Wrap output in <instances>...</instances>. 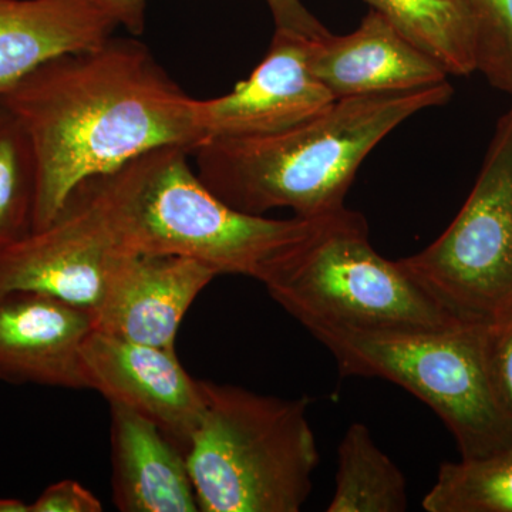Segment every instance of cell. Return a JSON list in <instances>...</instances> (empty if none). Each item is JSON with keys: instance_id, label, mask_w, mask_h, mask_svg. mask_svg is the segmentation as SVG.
I'll return each instance as SVG.
<instances>
[{"instance_id": "obj_1", "label": "cell", "mask_w": 512, "mask_h": 512, "mask_svg": "<svg viewBox=\"0 0 512 512\" xmlns=\"http://www.w3.org/2000/svg\"><path fill=\"white\" fill-rule=\"evenodd\" d=\"M28 133L37 164L33 231L74 191L160 147L195 150L205 137L192 99L143 43L116 39L64 53L0 94Z\"/></svg>"}, {"instance_id": "obj_2", "label": "cell", "mask_w": 512, "mask_h": 512, "mask_svg": "<svg viewBox=\"0 0 512 512\" xmlns=\"http://www.w3.org/2000/svg\"><path fill=\"white\" fill-rule=\"evenodd\" d=\"M444 82L406 92L333 101L301 124L264 136L208 138L195 148L197 174L225 204L244 214L288 208L318 218L345 207L360 165L420 111L453 97Z\"/></svg>"}, {"instance_id": "obj_3", "label": "cell", "mask_w": 512, "mask_h": 512, "mask_svg": "<svg viewBox=\"0 0 512 512\" xmlns=\"http://www.w3.org/2000/svg\"><path fill=\"white\" fill-rule=\"evenodd\" d=\"M190 154L154 148L74 191L111 252L185 256L259 282L325 217L272 220L234 210L202 183Z\"/></svg>"}, {"instance_id": "obj_4", "label": "cell", "mask_w": 512, "mask_h": 512, "mask_svg": "<svg viewBox=\"0 0 512 512\" xmlns=\"http://www.w3.org/2000/svg\"><path fill=\"white\" fill-rule=\"evenodd\" d=\"M204 407L187 458L204 512H298L320 463L311 399L201 380Z\"/></svg>"}, {"instance_id": "obj_5", "label": "cell", "mask_w": 512, "mask_h": 512, "mask_svg": "<svg viewBox=\"0 0 512 512\" xmlns=\"http://www.w3.org/2000/svg\"><path fill=\"white\" fill-rule=\"evenodd\" d=\"M262 285L311 332L440 330L467 322L370 244L360 212L325 215L311 237L269 266Z\"/></svg>"}, {"instance_id": "obj_6", "label": "cell", "mask_w": 512, "mask_h": 512, "mask_svg": "<svg viewBox=\"0 0 512 512\" xmlns=\"http://www.w3.org/2000/svg\"><path fill=\"white\" fill-rule=\"evenodd\" d=\"M487 325L440 330H323L313 335L335 357L340 375L379 377L419 397L443 420L463 460L512 446V423L498 399Z\"/></svg>"}, {"instance_id": "obj_7", "label": "cell", "mask_w": 512, "mask_h": 512, "mask_svg": "<svg viewBox=\"0 0 512 512\" xmlns=\"http://www.w3.org/2000/svg\"><path fill=\"white\" fill-rule=\"evenodd\" d=\"M399 264L467 322L490 323L512 308V107L498 121L477 183L450 227Z\"/></svg>"}, {"instance_id": "obj_8", "label": "cell", "mask_w": 512, "mask_h": 512, "mask_svg": "<svg viewBox=\"0 0 512 512\" xmlns=\"http://www.w3.org/2000/svg\"><path fill=\"white\" fill-rule=\"evenodd\" d=\"M80 355L87 389L153 421L187 453L204 394L201 380L188 375L175 349L141 345L93 329Z\"/></svg>"}, {"instance_id": "obj_9", "label": "cell", "mask_w": 512, "mask_h": 512, "mask_svg": "<svg viewBox=\"0 0 512 512\" xmlns=\"http://www.w3.org/2000/svg\"><path fill=\"white\" fill-rule=\"evenodd\" d=\"M312 40L275 29L268 53L247 80L217 99L198 100L205 140L276 133L328 109L335 99L312 73Z\"/></svg>"}, {"instance_id": "obj_10", "label": "cell", "mask_w": 512, "mask_h": 512, "mask_svg": "<svg viewBox=\"0 0 512 512\" xmlns=\"http://www.w3.org/2000/svg\"><path fill=\"white\" fill-rule=\"evenodd\" d=\"M210 266L177 255L113 252L94 329L174 349L178 329L198 295L217 278Z\"/></svg>"}, {"instance_id": "obj_11", "label": "cell", "mask_w": 512, "mask_h": 512, "mask_svg": "<svg viewBox=\"0 0 512 512\" xmlns=\"http://www.w3.org/2000/svg\"><path fill=\"white\" fill-rule=\"evenodd\" d=\"M111 255L89 212L70 198L52 224L0 248V293H45L93 311Z\"/></svg>"}, {"instance_id": "obj_12", "label": "cell", "mask_w": 512, "mask_h": 512, "mask_svg": "<svg viewBox=\"0 0 512 512\" xmlns=\"http://www.w3.org/2000/svg\"><path fill=\"white\" fill-rule=\"evenodd\" d=\"M93 329L92 309L45 293H0V380L87 389L80 350Z\"/></svg>"}, {"instance_id": "obj_13", "label": "cell", "mask_w": 512, "mask_h": 512, "mask_svg": "<svg viewBox=\"0 0 512 512\" xmlns=\"http://www.w3.org/2000/svg\"><path fill=\"white\" fill-rule=\"evenodd\" d=\"M309 63L335 100L423 89L448 77L439 62L373 9L349 35L313 39Z\"/></svg>"}, {"instance_id": "obj_14", "label": "cell", "mask_w": 512, "mask_h": 512, "mask_svg": "<svg viewBox=\"0 0 512 512\" xmlns=\"http://www.w3.org/2000/svg\"><path fill=\"white\" fill-rule=\"evenodd\" d=\"M111 490L121 512H197L187 458L157 424L110 403Z\"/></svg>"}, {"instance_id": "obj_15", "label": "cell", "mask_w": 512, "mask_h": 512, "mask_svg": "<svg viewBox=\"0 0 512 512\" xmlns=\"http://www.w3.org/2000/svg\"><path fill=\"white\" fill-rule=\"evenodd\" d=\"M117 26L89 0H0V94L57 56L106 42Z\"/></svg>"}, {"instance_id": "obj_16", "label": "cell", "mask_w": 512, "mask_h": 512, "mask_svg": "<svg viewBox=\"0 0 512 512\" xmlns=\"http://www.w3.org/2000/svg\"><path fill=\"white\" fill-rule=\"evenodd\" d=\"M409 507L400 468L365 424L353 423L338 448L336 488L328 512H403Z\"/></svg>"}, {"instance_id": "obj_17", "label": "cell", "mask_w": 512, "mask_h": 512, "mask_svg": "<svg viewBox=\"0 0 512 512\" xmlns=\"http://www.w3.org/2000/svg\"><path fill=\"white\" fill-rule=\"evenodd\" d=\"M407 40L454 76L476 72L470 16L460 0H366Z\"/></svg>"}, {"instance_id": "obj_18", "label": "cell", "mask_w": 512, "mask_h": 512, "mask_svg": "<svg viewBox=\"0 0 512 512\" xmlns=\"http://www.w3.org/2000/svg\"><path fill=\"white\" fill-rule=\"evenodd\" d=\"M423 508L427 512H512V446L487 457L441 464Z\"/></svg>"}, {"instance_id": "obj_19", "label": "cell", "mask_w": 512, "mask_h": 512, "mask_svg": "<svg viewBox=\"0 0 512 512\" xmlns=\"http://www.w3.org/2000/svg\"><path fill=\"white\" fill-rule=\"evenodd\" d=\"M37 164L28 133L0 101V248L33 231Z\"/></svg>"}, {"instance_id": "obj_20", "label": "cell", "mask_w": 512, "mask_h": 512, "mask_svg": "<svg viewBox=\"0 0 512 512\" xmlns=\"http://www.w3.org/2000/svg\"><path fill=\"white\" fill-rule=\"evenodd\" d=\"M473 26L476 72L512 97V0H460Z\"/></svg>"}, {"instance_id": "obj_21", "label": "cell", "mask_w": 512, "mask_h": 512, "mask_svg": "<svg viewBox=\"0 0 512 512\" xmlns=\"http://www.w3.org/2000/svg\"><path fill=\"white\" fill-rule=\"evenodd\" d=\"M487 346L495 390L512 423V308L488 323Z\"/></svg>"}, {"instance_id": "obj_22", "label": "cell", "mask_w": 512, "mask_h": 512, "mask_svg": "<svg viewBox=\"0 0 512 512\" xmlns=\"http://www.w3.org/2000/svg\"><path fill=\"white\" fill-rule=\"evenodd\" d=\"M30 512H101L103 504L77 481H59L47 487L30 504Z\"/></svg>"}, {"instance_id": "obj_23", "label": "cell", "mask_w": 512, "mask_h": 512, "mask_svg": "<svg viewBox=\"0 0 512 512\" xmlns=\"http://www.w3.org/2000/svg\"><path fill=\"white\" fill-rule=\"evenodd\" d=\"M276 29L291 30L311 39H322L329 30L305 8L301 0H266Z\"/></svg>"}, {"instance_id": "obj_24", "label": "cell", "mask_w": 512, "mask_h": 512, "mask_svg": "<svg viewBox=\"0 0 512 512\" xmlns=\"http://www.w3.org/2000/svg\"><path fill=\"white\" fill-rule=\"evenodd\" d=\"M119 26L137 36L146 28L147 0H89Z\"/></svg>"}, {"instance_id": "obj_25", "label": "cell", "mask_w": 512, "mask_h": 512, "mask_svg": "<svg viewBox=\"0 0 512 512\" xmlns=\"http://www.w3.org/2000/svg\"><path fill=\"white\" fill-rule=\"evenodd\" d=\"M0 512H30V507L15 498H0Z\"/></svg>"}]
</instances>
